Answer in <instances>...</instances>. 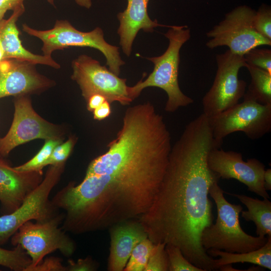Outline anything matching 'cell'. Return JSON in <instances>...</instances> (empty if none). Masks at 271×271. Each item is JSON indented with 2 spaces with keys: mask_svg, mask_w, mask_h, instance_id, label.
I'll return each mask as SVG.
<instances>
[{
  "mask_svg": "<svg viewBox=\"0 0 271 271\" xmlns=\"http://www.w3.org/2000/svg\"><path fill=\"white\" fill-rule=\"evenodd\" d=\"M263 186L266 191L271 190V169L270 168L264 171Z\"/></svg>",
  "mask_w": 271,
  "mask_h": 271,
  "instance_id": "35",
  "label": "cell"
},
{
  "mask_svg": "<svg viewBox=\"0 0 271 271\" xmlns=\"http://www.w3.org/2000/svg\"><path fill=\"white\" fill-rule=\"evenodd\" d=\"M62 140L53 139L46 140L44 146L33 158L14 168L18 171L25 172L43 171L54 149L62 142Z\"/></svg>",
  "mask_w": 271,
  "mask_h": 271,
  "instance_id": "24",
  "label": "cell"
},
{
  "mask_svg": "<svg viewBox=\"0 0 271 271\" xmlns=\"http://www.w3.org/2000/svg\"><path fill=\"white\" fill-rule=\"evenodd\" d=\"M75 141V137H70L67 141L58 145L54 149L46 166L65 163L73 150Z\"/></svg>",
  "mask_w": 271,
  "mask_h": 271,
  "instance_id": "29",
  "label": "cell"
},
{
  "mask_svg": "<svg viewBox=\"0 0 271 271\" xmlns=\"http://www.w3.org/2000/svg\"><path fill=\"white\" fill-rule=\"evenodd\" d=\"M243 57L247 64L263 69L271 74L270 49L255 48L246 53Z\"/></svg>",
  "mask_w": 271,
  "mask_h": 271,
  "instance_id": "26",
  "label": "cell"
},
{
  "mask_svg": "<svg viewBox=\"0 0 271 271\" xmlns=\"http://www.w3.org/2000/svg\"><path fill=\"white\" fill-rule=\"evenodd\" d=\"M207 253L212 257H220L214 260L216 269L226 264L248 262L271 270V237L267 236L266 242L260 248L247 252L231 253L211 249Z\"/></svg>",
  "mask_w": 271,
  "mask_h": 271,
  "instance_id": "20",
  "label": "cell"
},
{
  "mask_svg": "<svg viewBox=\"0 0 271 271\" xmlns=\"http://www.w3.org/2000/svg\"><path fill=\"white\" fill-rule=\"evenodd\" d=\"M72 67V79L78 84L86 101L91 95L99 94L110 103L117 101L125 105L132 101L126 79L119 77L98 61L81 55L73 61Z\"/></svg>",
  "mask_w": 271,
  "mask_h": 271,
  "instance_id": "11",
  "label": "cell"
},
{
  "mask_svg": "<svg viewBox=\"0 0 271 271\" xmlns=\"http://www.w3.org/2000/svg\"><path fill=\"white\" fill-rule=\"evenodd\" d=\"M149 0H127L125 10L117 14L119 26L117 33L122 51L127 56L131 52L133 42L138 33L143 30L152 32L155 28L161 26L170 28L171 26L160 24L156 20L152 21L148 13Z\"/></svg>",
  "mask_w": 271,
  "mask_h": 271,
  "instance_id": "17",
  "label": "cell"
},
{
  "mask_svg": "<svg viewBox=\"0 0 271 271\" xmlns=\"http://www.w3.org/2000/svg\"><path fill=\"white\" fill-rule=\"evenodd\" d=\"M35 65L15 59L0 62V98L26 95L50 87L52 81L39 74Z\"/></svg>",
  "mask_w": 271,
  "mask_h": 271,
  "instance_id": "14",
  "label": "cell"
},
{
  "mask_svg": "<svg viewBox=\"0 0 271 271\" xmlns=\"http://www.w3.org/2000/svg\"><path fill=\"white\" fill-rule=\"evenodd\" d=\"M31 264L30 257L20 245L11 250L0 247V265L14 271H26Z\"/></svg>",
  "mask_w": 271,
  "mask_h": 271,
  "instance_id": "22",
  "label": "cell"
},
{
  "mask_svg": "<svg viewBox=\"0 0 271 271\" xmlns=\"http://www.w3.org/2000/svg\"><path fill=\"white\" fill-rule=\"evenodd\" d=\"M14 106L12 124L6 135L0 140V157L8 156L16 147L32 140L62 139V128L38 115L28 97L17 96Z\"/></svg>",
  "mask_w": 271,
  "mask_h": 271,
  "instance_id": "12",
  "label": "cell"
},
{
  "mask_svg": "<svg viewBox=\"0 0 271 271\" xmlns=\"http://www.w3.org/2000/svg\"><path fill=\"white\" fill-rule=\"evenodd\" d=\"M111 112L110 103L107 100H105L93 111V117L94 119L101 120L108 117Z\"/></svg>",
  "mask_w": 271,
  "mask_h": 271,
  "instance_id": "32",
  "label": "cell"
},
{
  "mask_svg": "<svg viewBox=\"0 0 271 271\" xmlns=\"http://www.w3.org/2000/svg\"><path fill=\"white\" fill-rule=\"evenodd\" d=\"M110 246L108 269L124 270L136 246L148 235L138 220L116 224L109 228Z\"/></svg>",
  "mask_w": 271,
  "mask_h": 271,
  "instance_id": "16",
  "label": "cell"
},
{
  "mask_svg": "<svg viewBox=\"0 0 271 271\" xmlns=\"http://www.w3.org/2000/svg\"><path fill=\"white\" fill-rule=\"evenodd\" d=\"M164 36L169 42L167 50L160 56L147 58L154 64L153 72L144 81L128 86V93L133 101L145 88H160L168 96L165 110L174 112L194 102L192 98L183 93L178 83L180 51L190 38V30L187 26H172Z\"/></svg>",
  "mask_w": 271,
  "mask_h": 271,
  "instance_id": "3",
  "label": "cell"
},
{
  "mask_svg": "<svg viewBox=\"0 0 271 271\" xmlns=\"http://www.w3.org/2000/svg\"><path fill=\"white\" fill-rule=\"evenodd\" d=\"M7 11L0 8V22L4 19V16Z\"/></svg>",
  "mask_w": 271,
  "mask_h": 271,
  "instance_id": "37",
  "label": "cell"
},
{
  "mask_svg": "<svg viewBox=\"0 0 271 271\" xmlns=\"http://www.w3.org/2000/svg\"><path fill=\"white\" fill-rule=\"evenodd\" d=\"M208 119L213 137L220 144L225 137L236 131L244 132L251 140H257L271 131V104L243 99Z\"/></svg>",
  "mask_w": 271,
  "mask_h": 271,
  "instance_id": "10",
  "label": "cell"
},
{
  "mask_svg": "<svg viewBox=\"0 0 271 271\" xmlns=\"http://www.w3.org/2000/svg\"><path fill=\"white\" fill-rule=\"evenodd\" d=\"M217 71L210 89L202 99L203 113L215 116L237 104L245 92L246 83L238 78L240 69L245 67L243 56L229 49L216 56Z\"/></svg>",
  "mask_w": 271,
  "mask_h": 271,
  "instance_id": "8",
  "label": "cell"
},
{
  "mask_svg": "<svg viewBox=\"0 0 271 271\" xmlns=\"http://www.w3.org/2000/svg\"><path fill=\"white\" fill-rule=\"evenodd\" d=\"M43 171L20 172L0 157V204L2 215L17 209L43 179Z\"/></svg>",
  "mask_w": 271,
  "mask_h": 271,
  "instance_id": "15",
  "label": "cell"
},
{
  "mask_svg": "<svg viewBox=\"0 0 271 271\" xmlns=\"http://www.w3.org/2000/svg\"><path fill=\"white\" fill-rule=\"evenodd\" d=\"M222 144L213 138L203 113L187 124L172 147L163 179L149 210L138 220L154 243L177 246L203 271L216 269L215 259L201 243L203 230L213 223L211 185L220 178L208 167L207 156Z\"/></svg>",
  "mask_w": 271,
  "mask_h": 271,
  "instance_id": "2",
  "label": "cell"
},
{
  "mask_svg": "<svg viewBox=\"0 0 271 271\" xmlns=\"http://www.w3.org/2000/svg\"><path fill=\"white\" fill-rule=\"evenodd\" d=\"M0 140H1V138H0Z\"/></svg>",
  "mask_w": 271,
  "mask_h": 271,
  "instance_id": "38",
  "label": "cell"
},
{
  "mask_svg": "<svg viewBox=\"0 0 271 271\" xmlns=\"http://www.w3.org/2000/svg\"><path fill=\"white\" fill-rule=\"evenodd\" d=\"M165 249L169 261V271H203L190 262L177 246L166 244Z\"/></svg>",
  "mask_w": 271,
  "mask_h": 271,
  "instance_id": "25",
  "label": "cell"
},
{
  "mask_svg": "<svg viewBox=\"0 0 271 271\" xmlns=\"http://www.w3.org/2000/svg\"><path fill=\"white\" fill-rule=\"evenodd\" d=\"M22 29L28 35L42 41V51L44 55L51 56L54 51L70 47H87L100 51L106 59L109 70L118 76L120 67L124 64L120 56L118 47L104 40L103 32L99 27L84 32L75 28L67 20H57L53 28L49 30H37L26 24L23 25Z\"/></svg>",
  "mask_w": 271,
  "mask_h": 271,
  "instance_id": "5",
  "label": "cell"
},
{
  "mask_svg": "<svg viewBox=\"0 0 271 271\" xmlns=\"http://www.w3.org/2000/svg\"><path fill=\"white\" fill-rule=\"evenodd\" d=\"M105 100H107L105 97L99 94H95L91 96L86 101L87 108L88 111L93 112V111L102 104Z\"/></svg>",
  "mask_w": 271,
  "mask_h": 271,
  "instance_id": "33",
  "label": "cell"
},
{
  "mask_svg": "<svg viewBox=\"0 0 271 271\" xmlns=\"http://www.w3.org/2000/svg\"><path fill=\"white\" fill-rule=\"evenodd\" d=\"M171 140L163 116L153 105L128 107L108 150L91 161L80 183L71 182L65 189V202L75 221L93 232L139 220L159 191Z\"/></svg>",
  "mask_w": 271,
  "mask_h": 271,
  "instance_id": "1",
  "label": "cell"
},
{
  "mask_svg": "<svg viewBox=\"0 0 271 271\" xmlns=\"http://www.w3.org/2000/svg\"><path fill=\"white\" fill-rule=\"evenodd\" d=\"M31 271H66V266L63 265L60 258L51 256L43 259Z\"/></svg>",
  "mask_w": 271,
  "mask_h": 271,
  "instance_id": "30",
  "label": "cell"
},
{
  "mask_svg": "<svg viewBox=\"0 0 271 271\" xmlns=\"http://www.w3.org/2000/svg\"><path fill=\"white\" fill-rule=\"evenodd\" d=\"M250 73L251 82L243 95L259 103L271 104V74L267 71L246 63L245 67Z\"/></svg>",
  "mask_w": 271,
  "mask_h": 271,
  "instance_id": "21",
  "label": "cell"
},
{
  "mask_svg": "<svg viewBox=\"0 0 271 271\" xmlns=\"http://www.w3.org/2000/svg\"><path fill=\"white\" fill-rule=\"evenodd\" d=\"M155 244L148 237L133 249L123 270L145 271Z\"/></svg>",
  "mask_w": 271,
  "mask_h": 271,
  "instance_id": "23",
  "label": "cell"
},
{
  "mask_svg": "<svg viewBox=\"0 0 271 271\" xmlns=\"http://www.w3.org/2000/svg\"><path fill=\"white\" fill-rule=\"evenodd\" d=\"M163 243L155 244L145 271H168L169 261Z\"/></svg>",
  "mask_w": 271,
  "mask_h": 271,
  "instance_id": "27",
  "label": "cell"
},
{
  "mask_svg": "<svg viewBox=\"0 0 271 271\" xmlns=\"http://www.w3.org/2000/svg\"><path fill=\"white\" fill-rule=\"evenodd\" d=\"M47 2L52 5L54 4V0H47ZM76 3L80 7H84L86 9H89L92 6L91 0H74Z\"/></svg>",
  "mask_w": 271,
  "mask_h": 271,
  "instance_id": "36",
  "label": "cell"
},
{
  "mask_svg": "<svg viewBox=\"0 0 271 271\" xmlns=\"http://www.w3.org/2000/svg\"><path fill=\"white\" fill-rule=\"evenodd\" d=\"M65 163L50 165L42 181L13 212L0 216V245L5 244L24 223L31 220L44 222L60 214L49 200V195L59 182Z\"/></svg>",
  "mask_w": 271,
  "mask_h": 271,
  "instance_id": "6",
  "label": "cell"
},
{
  "mask_svg": "<svg viewBox=\"0 0 271 271\" xmlns=\"http://www.w3.org/2000/svg\"><path fill=\"white\" fill-rule=\"evenodd\" d=\"M209 168L220 178L234 179L245 185L248 190L263 198H269L263 186L265 166L257 159L244 161L240 153L225 151L221 148H214L209 153Z\"/></svg>",
  "mask_w": 271,
  "mask_h": 271,
  "instance_id": "13",
  "label": "cell"
},
{
  "mask_svg": "<svg viewBox=\"0 0 271 271\" xmlns=\"http://www.w3.org/2000/svg\"><path fill=\"white\" fill-rule=\"evenodd\" d=\"M24 11V7L17 9L13 11L8 19H4L0 22V40L5 52V59H15L34 65L42 64L55 69L59 68L60 65L51 56L34 54L22 45L16 22Z\"/></svg>",
  "mask_w": 271,
  "mask_h": 271,
  "instance_id": "18",
  "label": "cell"
},
{
  "mask_svg": "<svg viewBox=\"0 0 271 271\" xmlns=\"http://www.w3.org/2000/svg\"><path fill=\"white\" fill-rule=\"evenodd\" d=\"M64 217L62 212L46 222L27 221L11 237L12 244L20 245L31 258V264L26 271H31L54 251L59 250L67 257L74 253L76 249L74 241L59 227Z\"/></svg>",
  "mask_w": 271,
  "mask_h": 271,
  "instance_id": "7",
  "label": "cell"
},
{
  "mask_svg": "<svg viewBox=\"0 0 271 271\" xmlns=\"http://www.w3.org/2000/svg\"><path fill=\"white\" fill-rule=\"evenodd\" d=\"M227 194L236 197L246 206L247 210L241 211V217L254 223L258 236L271 237V202L268 198L261 200L242 194Z\"/></svg>",
  "mask_w": 271,
  "mask_h": 271,
  "instance_id": "19",
  "label": "cell"
},
{
  "mask_svg": "<svg viewBox=\"0 0 271 271\" xmlns=\"http://www.w3.org/2000/svg\"><path fill=\"white\" fill-rule=\"evenodd\" d=\"M66 271H93L97 268V264L91 257H87L84 259H79L77 261L69 259Z\"/></svg>",
  "mask_w": 271,
  "mask_h": 271,
  "instance_id": "31",
  "label": "cell"
},
{
  "mask_svg": "<svg viewBox=\"0 0 271 271\" xmlns=\"http://www.w3.org/2000/svg\"><path fill=\"white\" fill-rule=\"evenodd\" d=\"M215 182L210 187L209 194L217 207V217L205 227L201 235V243L206 251L220 250L231 253H245L257 249L265 244L267 237L253 236L242 229L239 220L243 207L229 203L224 197V191Z\"/></svg>",
  "mask_w": 271,
  "mask_h": 271,
  "instance_id": "4",
  "label": "cell"
},
{
  "mask_svg": "<svg viewBox=\"0 0 271 271\" xmlns=\"http://www.w3.org/2000/svg\"><path fill=\"white\" fill-rule=\"evenodd\" d=\"M253 23L260 35L271 40V10L269 6L263 5L260 7L255 12Z\"/></svg>",
  "mask_w": 271,
  "mask_h": 271,
  "instance_id": "28",
  "label": "cell"
},
{
  "mask_svg": "<svg viewBox=\"0 0 271 271\" xmlns=\"http://www.w3.org/2000/svg\"><path fill=\"white\" fill-rule=\"evenodd\" d=\"M24 0H0V8L6 11H13L24 7Z\"/></svg>",
  "mask_w": 271,
  "mask_h": 271,
  "instance_id": "34",
  "label": "cell"
},
{
  "mask_svg": "<svg viewBox=\"0 0 271 271\" xmlns=\"http://www.w3.org/2000/svg\"><path fill=\"white\" fill-rule=\"evenodd\" d=\"M256 11L247 6H238L226 14L223 20L206 33L209 49L227 46L232 53L243 56L249 50L262 45H271V40L254 29Z\"/></svg>",
  "mask_w": 271,
  "mask_h": 271,
  "instance_id": "9",
  "label": "cell"
}]
</instances>
